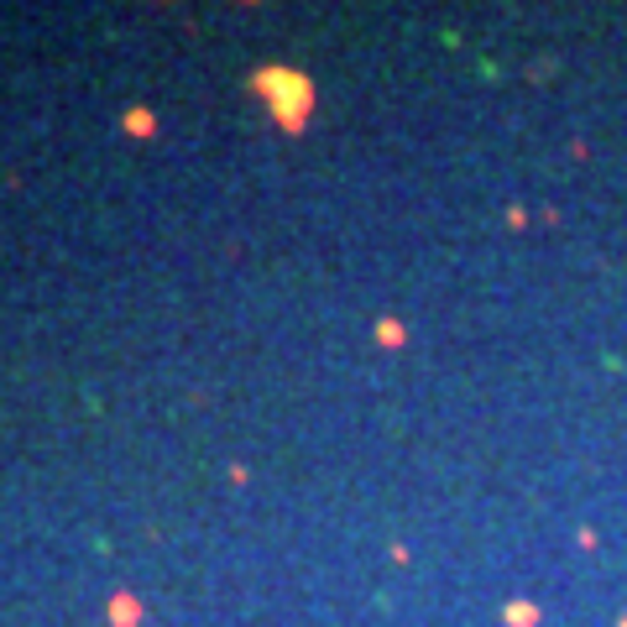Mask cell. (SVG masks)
<instances>
[{
  "label": "cell",
  "mask_w": 627,
  "mask_h": 627,
  "mask_svg": "<svg viewBox=\"0 0 627 627\" xmlns=\"http://www.w3.org/2000/svg\"><path fill=\"white\" fill-rule=\"evenodd\" d=\"M246 90L261 100V111L282 136H303L309 121L319 115V84L298 63H261L246 74Z\"/></svg>",
  "instance_id": "cell-1"
},
{
  "label": "cell",
  "mask_w": 627,
  "mask_h": 627,
  "mask_svg": "<svg viewBox=\"0 0 627 627\" xmlns=\"http://www.w3.org/2000/svg\"><path fill=\"white\" fill-rule=\"evenodd\" d=\"M105 622L111 627H142L147 622L142 596H136V590H111V601H105Z\"/></svg>",
  "instance_id": "cell-2"
},
{
  "label": "cell",
  "mask_w": 627,
  "mask_h": 627,
  "mask_svg": "<svg viewBox=\"0 0 627 627\" xmlns=\"http://www.w3.org/2000/svg\"><path fill=\"white\" fill-rule=\"evenodd\" d=\"M157 126H163V121H157L152 105H126V111H121V131H126L131 142H152Z\"/></svg>",
  "instance_id": "cell-3"
},
{
  "label": "cell",
  "mask_w": 627,
  "mask_h": 627,
  "mask_svg": "<svg viewBox=\"0 0 627 627\" xmlns=\"http://www.w3.org/2000/svg\"><path fill=\"white\" fill-rule=\"evenodd\" d=\"M371 340L382 345V351H403L408 345V324L398 314H377V324H371Z\"/></svg>",
  "instance_id": "cell-4"
},
{
  "label": "cell",
  "mask_w": 627,
  "mask_h": 627,
  "mask_svg": "<svg viewBox=\"0 0 627 627\" xmlns=\"http://www.w3.org/2000/svg\"><path fill=\"white\" fill-rule=\"evenodd\" d=\"M502 622L507 627H538V607L534 601H507V607H502Z\"/></svg>",
  "instance_id": "cell-5"
},
{
  "label": "cell",
  "mask_w": 627,
  "mask_h": 627,
  "mask_svg": "<svg viewBox=\"0 0 627 627\" xmlns=\"http://www.w3.org/2000/svg\"><path fill=\"white\" fill-rule=\"evenodd\" d=\"M507 230H528V209L523 204H507Z\"/></svg>",
  "instance_id": "cell-6"
},
{
  "label": "cell",
  "mask_w": 627,
  "mask_h": 627,
  "mask_svg": "<svg viewBox=\"0 0 627 627\" xmlns=\"http://www.w3.org/2000/svg\"><path fill=\"white\" fill-rule=\"evenodd\" d=\"M388 554H392V565H408V559H413V549H408V544H392Z\"/></svg>",
  "instance_id": "cell-7"
},
{
  "label": "cell",
  "mask_w": 627,
  "mask_h": 627,
  "mask_svg": "<svg viewBox=\"0 0 627 627\" xmlns=\"http://www.w3.org/2000/svg\"><path fill=\"white\" fill-rule=\"evenodd\" d=\"M611 627H627V611H622V617H617V622H611Z\"/></svg>",
  "instance_id": "cell-8"
}]
</instances>
